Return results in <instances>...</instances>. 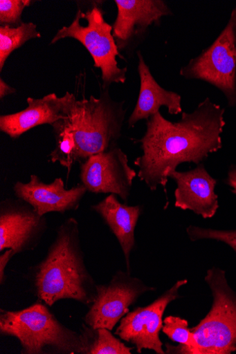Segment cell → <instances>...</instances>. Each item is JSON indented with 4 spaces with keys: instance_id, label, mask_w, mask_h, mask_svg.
Instances as JSON below:
<instances>
[{
    "instance_id": "5",
    "label": "cell",
    "mask_w": 236,
    "mask_h": 354,
    "mask_svg": "<svg viewBox=\"0 0 236 354\" xmlns=\"http://www.w3.org/2000/svg\"><path fill=\"white\" fill-rule=\"evenodd\" d=\"M205 279L213 304L207 316L190 329L196 342L192 354H230L236 351V293L222 270H209Z\"/></svg>"
},
{
    "instance_id": "22",
    "label": "cell",
    "mask_w": 236,
    "mask_h": 354,
    "mask_svg": "<svg viewBox=\"0 0 236 354\" xmlns=\"http://www.w3.org/2000/svg\"><path fill=\"white\" fill-rule=\"evenodd\" d=\"M186 232L191 241L215 240L228 245L236 252V230L221 231L190 226Z\"/></svg>"
},
{
    "instance_id": "10",
    "label": "cell",
    "mask_w": 236,
    "mask_h": 354,
    "mask_svg": "<svg viewBox=\"0 0 236 354\" xmlns=\"http://www.w3.org/2000/svg\"><path fill=\"white\" fill-rule=\"evenodd\" d=\"M187 283V279L179 280L152 304L129 312L120 321L115 335L136 346L139 353L144 349L165 353L159 337L163 326V315L167 306L181 297L180 288Z\"/></svg>"
},
{
    "instance_id": "11",
    "label": "cell",
    "mask_w": 236,
    "mask_h": 354,
    "mask_svg": "<svg viewBox=\"0 0 236 354\" xmlns=\"http://www.w3.org/2000/svg\"><path fill=\"white\" fill-rule=\"evenodd\" d=\"M48 228L45 216L20 199L0 203V251L16 254L35 250Z\"/></svg>"
},
{
    "instance_id": "25",
    "label": "cell",
    "mask_w": 236,
    "mask_h": 354,
    "mask_svg": "<svg viewBox=\"0 0 236 354\" xmlns=\"http://www.w3.org/2000/svg\"><path fill=\"white\" fill-rule=\"evenodd\" d=\"M227 183L232 188V192L236 195V167L231 168L229 171Z\"/></svg>"
},
{
    "instance_id": "3",
    "label": "cell",
    "mask_w": 236,
    "mask_h": 354,
    "mask_svg": "<svg viewBox=\"0 0 236 354\" xmlns=\"http://www.w3.org/2000/svg\"><path fill=\"white\" fill-rule=\"evenodd\" d=\"M80 240L79 222L66 219L44 259L29 270L33 293L48 307L64 299L90 307L95 299L97 284L86 266Z\"/></svg>"
},
{
    "instance_id": "19",
    "label": "cell",
    "mask_w": 236,
    "mask_h": 354,
    "mask_svg": "<svg viewBox=\"0 0 236 354\" xmlns=\"http://www.w3.org/2000/svg\"><path fill=\"white\" fill-rule=\"evenodd\" d=\"M162 332L171 340L180 344L175 348L166 344L167 352L192 354L196 342L186 319L176 316L166 317L163 320Z\"/></svg>"
},
{
    "instance_id": "24",
    "label": "cell",
    "mask_w": 236,
    "mask_h": 354,
    "mask_svg": "<svg viewBox=\"0 0 236 354\" xmlns=\"http://www.w3.org/2000/svg\"><path fill=\"white\" fill-rule=\"evenodd\" d=\"M17 92V90L9 86L3 80L0 79V100H3L6 96L14 94Z\"/></svg>"
},
{
    "instance_id": "23",
    "label": "cell",
    "mask_w": 236,
    "mask_h": 354,
    "mask_svg": "<svg viewBox=\"0 0 236 354\" xmlns=\"http://www.w3.org/2000/svg\"><path fill=\"white\" fill-rule=\"evenodd\" d=\"M16 254V252L12 249H8L3 254L0 255V283L1 285H3L6 280V269L7 266Z\"/></svg>"
},
{
    "instance_id": "2",
    "label": "cell",
    "mask_w": 236,
    "mask_h": 354,
    "mask_svg": "<svg viewBox=\"0 0 236 354\" xmlns=\"http://www.w3.org/2000/svg\"><path fill=\"white\" fill-rule=\"evenodd\" d=\"M109 88H103L99 98L77 100L71 115L52 125L55 147L49 162L59 163L69 174L77 163L118 145L127 110L125 102L111 99Z\"/></svg>"
},
{
    "instance_id": "14",
    "label": "cell",
    "mask_w": 236,
    "mask_h": 354,
    "mask_svg": "<svg viewBox=\"0 0 236 354\" xmlns=\"http://www.w3.org/2000/svg\"><path fill=\"white\" fill-rule=\"evenodd\" d=\"M13 190L17 198L28 203L42 216L78 210L88 192L82 183L66 189L61 178L46 183L36 175H31L28 183H15Z\"/></svg>"
},
{
    "instance_id": "12",
    "label": "cell",
    "mask_w": 236,
    "mask_h": 354,
    "mask_svg": "<svg viewBox=\"0 0 236 354\" xmlns=\"http://www.w3.org/2000/svg\"><path fill=\"white\" fill-rule=\"evenodd\" d=\"M118 15L113 36L119 52L130 48L146 34L148 28L159 24L164 17L172 16L163 0H115Z\"/></svg>"
},
{
    "instance_id": "21",
    "label": "cell",
    "mask_w": 236,
    "mask_h": 354,
    "mask_svg": "<svg viewBox=\"0 0 236 354\" xmlns=\"http://www.w3.org/2000/svg\"><path fill=\"white\" fill-rule=\"evenodd\" d=\"M30 0H1L0 1V26L17 27L24 24L21 20L24 10L30 6Z\"/></svg>"
},
{
    "instance_id": "15",
    "label": "cell",
    "mask_w": 236,
    "mask_h": 354,
    "mask_svg": "<svg viewBox=\"0 0 236 354\" xmlns=\"http://www.w3.org/2000/svg\"><path fill=\"white\" fill-rule=\"evenodd\" d=\"M170 178L175 180V207L190 210L204 218L213 217L219 208L215 193L217 180L202 164L188 171H174Z\"/></svg>"
},
{
    "instance_id": "17",
    "label": "cell",
    "mask_w": 236,
    "mask_h": 354,
    "mask_svg": "<svg viewBox=\"0 0 236 354\" xmlns=\"http://www.w3.org/2000/svg\"><path fill=\"white\" fill-rule=\"evenodd\" d=\"M91 209L103 218L116 237L124 254L127 272L130 274V254L136 246V229L142 214V207L122 204L111 194Z\"/></svg>"
},
{
    "instance_id": "9",
    "label": "cell",
    "mask_w": 236,
    "mask_h": 354,
    "mask_svg": "<svg viewBox=\"0 0 236 354\" xmlns=\"http://www.w3.org/2000/svg\"><path fill=\"white\" fill-rule=\"evenodd\" d=\"M80 165V180L89 192L114 194L127 202L137 173L118 145L91 156Z\"/></svg>"
},
{
    "instance_id": "1",
    "label": "cell",
    "mask_w": 236,
    "mask_h": 354,
    "mask_svg": "<svg viewBox=\"0 0 236 354\" xmlns=\"http://www.w3.org/2000/svg\"><path fill=\"white\" fill-rule=\"evenodd\" d=\"M225 110L210 98L192 113H182L179 122L166 120L160 111L147 120L142 139L136 140L143 151L134 160L138 176L152 191L165 192L170 174L183 163L197 165L222 147Z\"/></svg>"
},
{
    "instance_id": "7",
    "label": "cell",
    "mask_w": 236,
    "mask_h": 354,
    "mask_svg": "<svg viewBox=\"0 0 236 354\" xmlns=\"http://www.w3.org/2000/svg\"><path fill=\"white\" fill-rule=\"evenodd\" d=\"M180 75L215 86L224 94L230 106H236V7L215 41L191 59Z\"/></svg>"
},
{
    "instance_id": "6",
    "label": "cell",
    "mask_w": 236,
    "mask_h": 354,
    "mask_svg": "<svg viewBox=\"0 0 236 354\" xmlns=\"http://www.w3.org/2000/svg\"><path fill=\"white\" fill-rule=\"evenodd\" d=\"M87 24H81L77 13L69 26H64L57 31L51 44L64 39H73L80 42L91 54L94 66L101 71L103 88H109L113 84H124L127 80V68L118 66L117 57L120 52L113 36V26L107 23L101 8L94 4L86 12L78 10Z\"/></svg>"
},
{
    "instance_id": "16",
    "label": "cell",
    "mask_w": 236,
    "mask_h": 354,
    "mask_svg": "<svg viewBox=\"0 0 236 354\" xmlns=\"http://www.w3.org/2000/svg\"><path fill=\"white\" fill-rule=\"evenodd\" d=\"M138 73L140 89L136 108L128 119L129 127H133L142 120H148L159 112L161 106L167 109L171 115L182 113L181 95L161 87L153 77L140 51L138 52Z\"/></svg>"
},
{
    "instance_id": "13",
    "label": "cell",
    "mask_w": 236,
    "mask_h": 354,
    "mask_svg": "<svg viewBox=\"0 0 236 354\" xmlns=\"http://www.w3.org/2000/svg\"><path fill=\"white\" fill-rule=\"evenodd\" d=\"M77 100L73 93L66 92L62 97L55 93L42 99L28 98L24 110L0 116V131L13 140L19 139L31 129L42 124L53 125L57 121L69 118Z\"/></svg>"
},
{
    "instance_id": "18",
    "label": "cell",
    "mask_w": 236,
    "mask_h": 354,
    "mask_svg": "<svg viewBox=\"0 0 236 354\" xmlns=\"http://www.w3.org/2000/svg\"><path fill=\"white\" fill-rule=\"evenodd\" d=\"M41 37L33 23H24L17 27L0 26V71H3L7 59L15 50L31 39Z\"/></svg>"
},
{
    "instance_id": "4",
    "label": "cell",
    "mask_w": 236,
    "mask_h": 354,
    "mask_svg": "<svg viewBox=\"0 0 236 354\" xmlns=\"http://www.w3.org/2000/svg\"><path fill=\"white\" fill-rule=\"evenodd\" d=\"M39 301L17 311L0 310V334L15 337L24 354H87L90 328L78 333L64 325Z\"/></svg>"
},
{
    "instance_id": "8",
    "label": "cell",
    "mask_w": 236,
    "mask_h": 354,
    "mask_svg": "<svg viewBox=\"0 0 236 354\" xmlns=\"http://www.w3.org/2000/svg\"><path fill=\"white\" fill-rule=\"evenodd\" d=\"M155 290L141 279L118 271L107 284H97L96 296L84 317V324L96 330L111 331L129 312V308L147 292Z\"/></svg>"
},
{
    "instance_id": "20",
    "label": "cell",
    "mask_w": 236,
    "mask_h": 354,
    "mask_svg": "<svg viewBox=\"0 0 236 354\" xmlns=\"http://www.w3.org/2000/svg\"><path fill=\"white\" fill-rule=\"evenodd\" d=\"M90 328V345L87 354H131L133 348L126 346L106 328Z\"/></svg>"
}]
</instances>
